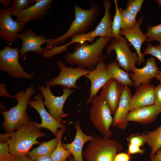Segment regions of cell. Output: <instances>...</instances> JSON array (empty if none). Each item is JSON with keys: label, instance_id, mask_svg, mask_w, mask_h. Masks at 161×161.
Returning a JSON list of instances; mask_svg holds the SVG:
<instances>
[{"label": "cell", "instance_id": "obj_19", "mask_svg": "<svg viewBox=\"0 0 161 161\" xmlns=\"http://www.w3.org/2000/svg\"><path fill=\"white\" fill-rule=\"evenodd\" d=\"M155 59L152 57L147 59L146 65L143 67H136L132 72L129 73L130 77L135 87L143 84L150 83L151 79L159 71Z\"/></svg>", "mask_w": 161, "mask_h": 161}, {"label": "cell", "instance_id": "obj_39", "mask_svg": "<svg viewBox=\"0 0 161 161\" xmlns=\"http://www.w3.org/2000/svg\"><path fill=\"white\" fill-rule=\"evenodd\" d=\"M0 96L1 97H7L9 98H13V96L10 95L6 88L5 84L1 83L0 84Z\"/></svg>", "mask_w": 161, "mask_h": 161}, {"label": "cell", "instance_id": "obj_20", "mask_svg": "<svg viewBox=\"0 0 161 161\" xmlns=\"http://www.w3.org/2000/svg\"><path fill=\"white\" fill-rule=\"evenodd\" d=\"M53 2L52 0H37L34 4L23 10L16 21L25 24L30 21L41 19L49 12Z\"/></svg>", "mask_w": 161, "mask_h": 161}, {"label": "cell", "instance_id": "obj_10", "mask_svg": "<svg viewBox=\"0 0 161 161\" xmlns=\"http://www.w3.org/2000/svg\"><path fill=\"white\" fill-rule=\"evenodd\" d=\"M46 85V86L42 85L38 87L44 98L43 104L48 109L50 114L57 121L63 123V118L66 115L63 111L64 104L69 95L75 92V90L72 89L62 87V95L59 96H55L50 90L48 80Z\"/></svg>", "mask_w": 161, "mask_h": 161}, {"label": "cell", "instance_id": "obj_26", "mask_svg": "<svg viewBox=\"0 0 161 161\" xmlns=\"http://www.w3.org/2000/svg\"><path fill=\"white\" fill-rule=\"evenodd\" d=\"M145 137V144L151 150L150 157L151 158L161 149V124L155 130L146 132Z\"/></svg>", "mask_w": 161, "mask_h": 161}, {"label": "cell", "instance_id": "obj_29", "mask_svg": "<svg viewBox=\"0 0 161 161\" xmlns=\"http://www.w3.org/2000/svg\"><path fill=\"white\" fill-rule=\"evenodd\" d=\"M121 15V30L131 28L136 24V16L126 9H119Z\"/></svg>", "mask_w": 161, "mask_h": 161}, {"label": "cell", "instance_id": "obj_6", "mask_svg": "<svg viewBox=\"0 0 161 161\" xmlns=\"http://www.w3.org/2000/svg\"><path fill=\"white\" fill-rule=\"evenodd\" d=\"M91 103L89 111L90 121L101 135L110 138L112 135L110 128L113 118L109 106L100 95L94 96Z\"/></svg>", "mask_w": 161, "mask_h": 161}, {"label": "cell", "instance_id": "obj_41", "mask_svg": "<svg viewBox=\"0 0 161 161\" xmlns=\"http://www.w3.org/2000/svg\"><path fill=\"white\" fill-rule=\"evenodd\" d=\"M32 161H53L50 156H44L39 157L34 159Z\"/></svg>", "mask_w": 161, "mask_h": 161}, {"label": "cell", "instance_id": "obj_43", "mask_svg": "<svg viewBox=\"0 0 161 161\" xmlns=\"http://www.w3.org/2000/svg\"><path fill=\"white\" fill-rule=\"evenodd\" d=\"M16 161H32L27 155H24L16 157Z\"/></svg>", "mask_w": 161, "mask_h": 161}, {"label": "cell", "instance_id": "obj_22", "mask_svg": "<svg viewBox=\"0 0 161 161\" xmlns=\"http://www.w3.org/2000/svg\"><path fill=\"white\" fill-rule=\"evenodd\" d=\"M161 113V108L155 105L142 107L131 111L129 112L126 120L134 121L143 124L154 122Z\"/></svg>", "mask_w": 161, "mask_h": 161}, {"label": "cell", "instance_id": "obj_35", "mask_svg": "<svg viewBox=\"0 0 161 161\" xmlns=\"http://www.w3.org/2000/svg\"><path fill=\"white\" fill-rule=\"evenodd\" d=\"M127 153L130 155L135 154H143L145 151V149L133 144H129L128 145Z\"/></svg>", "mask_w": 161, "mask_h": 161}, {"label": "cell", "instance_id": "obj_25", "mask_svg": "<svg viewBox=\"0 0 161 161\" xmlns=\"http://www.w3.org/2000/svg\"><path fill=\"white\" fill-rule=\"evenodd\" d=\"M58 143L57 137L40 144L39 145L29 151L27 156L32 161L39 157L50 156L56 148Z\"/></svg>", "mask_w": 161, "mask_h": 161}, {"label": "cell", "instance_id": "obj_40", "mask_svg": "<svg viewBox=\"0 0 161 161\" xmlns=\"http://www.w3.org/2000/svg\"><path fill=\"white\" fill-rule=\"evenodd\" d=\"M0 161H16V157L11 153L0 156Z\"/></svg>", "mask_w": 161, "mask_h": 161}, {"label": "cell", "instance_id": "obj_5", "mask_svg": "<svg viewBox=\"0 0 161 161\" xmlns=\"http://www.w3.org/2000/svg\"><path fill=\"white\" fill-rule=\"evenodd\" d=\"M122 149V145L115 139L94 137L83 155L86 161H114L116 154Z\"/></svg>", "mask_w": 161, "mask_h": 161}, {"label": "cell", "instance_id": "obj_18", "mask_svg": "<svg viewBox=\"0 0 161 161\" xmlns=\"http://www.w3.org/2000/svg\"><path fill=\"white\" fill-rule=\"evenodd\" d=\"M124 87L111 78L101 88L100 95L107 103L113 115L117 109Z\"/></svg>", "mask_w": 161, "mask_h": 161}, {"label": "cell", "instance_id": "obj_3", "mask_svg": "<svg viewBox=\"0 0 161 161\" xmlns=\"http://www.w3.org/2000/svg\"><path fill=\"white\" fill-rule=\"evenodd\" d=\"M74 10L75 19L72 22L67 31L58 37L46 39L47 45L44 48V51L59 44L64 43L69 38L85 33L95 21L99 13L100 8L95 2H93L89 9H83L75 4Z\"/></svg>", "mask_w": 161, "mask_h": 161}, {"label": "cell", "instance_id": "obj_28", "mask_svg": "<svg viewBox=\"0 0 161 161\" xmlns=\"http://www.w3.org/2000/svg\"><path fill=\"white\" fill-rule=\"evenodd\" d=\"M37 0H13L12 5L9 8L11 15L17 17L24 10L35 3Z\"/></svg>", "mask_w": 161, "mask_h": 161}, {"label": "cell", "instance_id": "obj_14", "mask_svg": "<svg viewBox=\"0 0 161 161\" xmlns=\"http://www.w3.org/2000/svg\"><path fill=\"white\" fill-rule=\"evenodd\" d=\"M17 38L22 40V44L19 49V57H23L27 52H31L42 55L44 49L41 47L46 43V39L43 35H37L32 29L29 28L21 34H18Z\"/></svg>", "mask_w": 161, "mask_h": 161}, {"label": "cell", "instance_id": "obj_17", "mask_svg": "<svg viewBox=\"0 0 161 161\" xmlns=\"http://www.w3.org/2000/svg\"><path fill=\"white\" fill-rule=\"evenodd\" d=\"M130 98L129 111L136 109L154 104L155 86L150 83L140 85L137 87Z\"/></svg>", "mask_w": 161, "mask_h": 161}, {"label": "cell", "instance_id": "obj_37", "mask_svg": "<svg viewBox=\"0 0 161 161\" xmlns=\"http://www.w3.org/2000/svg\"><path fill=\"white\" fill-rule=\"evenodd\" d=\"M131 157L127 152H121L117 154L114 161H130Z\"/></svg>", "mask_w": 161, "mask_h": 161}, {"label": "cell", "instance_id": "obj_47", "mask_svg": "<svg viewBox=\"0 0 161 161\" xmlns=\"http://www.w3.org/2000/svg\"><path fill=\"white\" fill-rule=\"evenodd\" d=\"M67 161H74L73 157H71Z\"/></svg>", "mask_w": 161, "mask_h": 161}, {"label": "cell", "instance_id": "obj_36", "mask_svg": "<svg viewBox=\"0 0 161 161\" xmlns=\"http://www.w3.org/2000/svg\"><path fill=\"white\" fill-rule=\"evenodd\" d=\"M154 103L161 108V83L155 87L154 91Z\"/></svg>", "mask_w": 161, "mask_h": 161}, {"label": "cell", "instance_id": "obj_42", "mask_svg": "<svg viewBox=\"0 0 161 161\" xmlns=\"http://www.w3.org/2000/svg\"><path fill=\"white\" fill-rule=\"evenodd\" d=\"M150 161H161V149L159 150L151 158Z\"/></svg>", "mask_w": 161, "mask_h": 161}, {"label": "cell", "instance_id": "obj_24", "mask_svg": "<svg viewBox=\"0 0 161 161\" xmlns=\"http://www.w3.org/2000/svg\"><path fill=\"white\" fill-rule=\"evenodd\" d=\"M108 74L113 79L124 86L129 87L133 85V83L128 72L118 66L117 62L113 61L106 65Z\"/></svg>", "mask_w": 161, "mask_h": 161}, {"label": "cell", "instance_id": "obj_44", "mask_svg": "<svg viewBox=\"0 0 161 161\" xmlns=\"http://www.w3.org/2000/svg\"><path fill=\"white\" fill-rule=\"evenodd\" d=\"M0 3L2 4L3 7L7 8L10 7V5L12 3L11 0H0Z\"/></svg>", "mask_w": 161, "mask_h": 161}, {"label": "cell", "instance_id": "obj_7", "mask_svg": "<svg viewBox=\"0 0 161 161\" xmlns=\"http://www.w3.org/2000/svg\"><path fill=\"white\" fill-rule=\"evenodd\" d=\"M19 49L7 45L0 50V69L12 78L30 80L33 78L35 72L29 73L24 70L18 61Z\"/></svg>", "mask_w": 161, "mask_h": 161}, {"label": "cell", "instance_id": "obj_4", "mask_svg": "<svg viewBox=\"0 0 161 161\" xmlns=\"http://www.w3.org/2000/svg\"><path fill=\"white\" fill-rule=\"evenodd\" d=\"M35 93V86L31 84L25 91L18 92L13 96V98L17 101L15 106L8 111L0 110L4 118L2 126L6 133H10L17 129L30 119L26 111L30 98Z\"/></svg>", "mask_w": 161, "mask_h": 161}, {"label": "cell", "instance_id": "obj_21", "mask_svg": "<svg viewBox=\"0 0 161 161\" xmlns=\"http://www.w3.org/2000/svg\"><path fill=\"white\" fill-rule=\"evenodd\" d=\"M131 93L130 89L124 86L117 110L114 114L112 123L122 130L126 129L128 125L127 117L129 112V104Z\"/></svg>", "mask_w": 161, "mask_h": 161}, {"label": "cell", "instance_id": "obj_34", "mask_svg": "<svg viewBox=\"0 0 161 161\" xmlns=\"http://www.w3.org/2000/svg\"><path fill=\"white\" fill-rule=\"evenodd\" d=\"M143 53L144 55L149 54L154 56L161 62V43L155 46L150 43H148Z\"/></svg>", "mask_w": 161, "mask_h": 161}, {"label": "cell", "instance_id": "obj_27", "mask_svg": "<svg viewBox=\"0 0 161 161\" xmlns=\"http://www.w3.org/2000/svg\"><path fill=\"white\" fill-rule=\"evenodd\" d=\"M66 128L60 129L57 132L56 137L58 138L57 146L50 157L53 161H67L66 159L71 155L70 152L63 146L61 142L62 136Z\"/></svg>", "mask_w": 161, "mask_h": 161}, {"label": "cell", "instance_id": "obj_23", "mask_svg": "<svg viewBox=\"0 0 161 161\" xmlns=\"http://www.w3.org/2000/svg\"><path fill=\"white\" fill-rule=\"evenodd\" d=\"M76 130L75 139L70 143H61L64 148L69 151L73 155L74 161H83L82 156V150L84 144L88 141H90L94 137L88 135L82 131L79 120L75 122Z\"/></svg>", "mask_w": 161, "mask_h": 161}, {"label": "cell", "instance_id": "obj_1", "mask_svg": "<svg viewBox=\"0 0 161 161\" xmlns=\"http://www.w3.org/2000/svg\"><path fill=\"white\" fill-rule=\"evenodd\" d=\"M37 122L30 120L24 123L16 131L1 134L0 142L8 145L10 153L16 157L27 154L31 147L40 144L37 140L46 136L37 125Z\"/></svg>", "mask_w": 161, "mask_h": 161}, {"label": "cell", "instance_id": "obj_45", "mask_svg": "<svg viewBox=\"0 0 161 161\" xmlns=\"http://www.w3.org/2000/svg\"><path fill=\"white\" fill-rule=\"evenodd\" d=\"M155 78L161 83V70H159L155 75Z\"/></svg>", "mask_w": 161, "mask_h": 161}, {"label": "cell", "instance_id": "obj_13", "mask_svg": "<svg viewBox=\"0 0 161 161\" xmlns=\"http://www.w3.org/2000/svg\"><path fill=\"white\" fill-rule=\"evenodd\" d=\"M34 99L30 100L28 105L34 108L38 113L41 120V123H36L40 128L47 129L55 137L58 129L66 128V126L53 117L46 110L43 104V97L40 94H37L34 97Z\"/></svg>", "mask_w": 161, "mask_h": 161}, {"label": "cell", "instance_id": "obj_32", "mask_svg": "<svg viewBox=\"0 0 161 161\" xmlns=\"http://www.w3.org/2000/svg\"><path fill=\"white\" fill-rule=\"evenodd\" d=\"M143 133L141 135L139 133H134L130 135L127 138L129 144L138 146L140 147L145 144V133Z\"/></svg>", "mask_w": 161, "mask_h": 161}, {"label": "cell", "instance_id": "obj_46", "mask_svg": "<svg viewBox=\"0 0 161 161\" xmlns=\"http://www.w3.org/2000/svg\"><path fill=\"white\" fill-rule=\"evenodd\" d=\"M154 1L158 7L161 8V0H155Z\"/></svg>", "mask_w": 161, "mask_h": 161}, {"label": "cell", "instance_id": "obj_12", "mask_svg": "<svg viewBox=\"0 0 161 161\" xmlns=\"http://www.w3.org/2000/svg\"><path fill=\"white\" fill-rule=\"evenodd\" d=\"M11 16L9 8L0 9V37L9 45L15 42L25 26V23L13 20Z\"/></svg>", "mask_w": 161, "mask_h": 161}, {"label": "cell", "instance_id": "obj_11", "mask_svg": "<svg viewBox=\"0 0 161 161\" xmlns=\"http://www.w3.org/2000/svg\"><path fill=\"white\" fill-rule=\"evenodd\" d=\"M57 64L60 69V72L56 77L49 80L50 87L59 85L68 88L78 89L76 84V81L81 77L87 75L90 71L80 67H67L65 63L61 61H58Z\"/></svg>", "mask_w": 161, "mask_h": 161}, {"label": "cell", "instance_id": "obj_8", "mask_svg": "<svg viewBox=\"0 0 161 161\" xmlns=\"http://www.w3.org/2000/svg\"><path fill=\"white\" fill-rule=\"evenodd\" d=\"M114 50L119 66L127 72H132L136 67L138 56L136 52H132L124 37L120 35L118 41L112 39L107 45L106 51L108 55Z\"/></svg>", "mask_w": 161, "mask_h": 161}, {"label": "cell", "instance_id": "obj_31", "mask_svg": "<svg viewBox=\"0 0 161 161\" xmlns=\"http://www.w3.org/2000/svg\"><path fill=\"white\" fill-rule=\"evenodd\" d=\"M145 34L151 42L157 41L161 43V23L155 26L148 25L147 31Z\"/></svg>", "mask_w": 161, "mask_h": 161}, {"label": "cell", "instance_id": "obj_33", "mask_svg": "<svg viewBox=\"0 0 161 161\" xmlns=\"http://www.w3.org/2000/svg\"><path fill=\"white\" fill-rule=\"evenodd\" d=\"M144 0H129L127 1L126 9L136 16L142 9Z\"/></svg>", "mask_w": 161, "mask_h": 161}, {"label": "cell", "instance_id": "obj_2", "mask_svg": "<svg viewBox=\"0 0 161 161\" xmlns=\"http://www.w3.org/2000/svg\"><path fill=\"white\" fill-rule=\"evenodd\" d=\"M112 39L100 37L92 44L86 42L77 43L73 51L65 55V60L69 64L91 70L98 64L104 62L106 57L103 50Z\"/></svg>", "mask_w": 161, "mask_h": 161}, {"label": "cell", "instance_id": "obj_16", "mask_svg": "<svg viewBox=\"0 0 161 161\" xmlns=\"http://www.w3.org/2000/svg\"><path fill=\"white\" fill-rule=\"evenodd\" d=\"M106 66L104 62L99 64L85 76L90 80L91 83L90 95L86 104L92 102L93 97L97 95L99 90L111 79L108 74Z\"/></svg>", "mask_w": 161, "mask_h": 161}, {"label": "cell", "instance_id": "obj_15", "mask_svg": "<svg viewBox=\"0 0 161 161\" xmlns=\"http://www.w3.org/2000/svg\"><path fill=\"white\" fill-rule=\"evenodd\" d=\"M143 19V17H140L133 27L129 29L121 30L120 32V35L125 37L136 50L138 56L137 63L138 65L144 62V55L141 51L142 44L145 41L151 42L141 30L140 26Z\"/></svg>", "mask_w": 161, "mask_h": 161}, {"label": "cell", "instance_id": "obj_38", "mask_svg": "<svg viewBox=\"0 0 161 161\" xmlns=\"http://www.w3.org/2000/svg\"><path fill=\"white\" fill-rule=\"evenodd\" d=\"M10 149L8 145L5 142H0V156H1L9 153Z\"/></svg>", "mask_w": 161, "mask_h": 161}, {"label": "cell", "instance_id": "obj_9", "mask_svg": "<svg viewBox=\"0 0 161 161\" xmlns=\"http://www.w3.org/2000/svg\"><path fill=\"white\" fill-rule=\"evenodd\" d=\"M103 4L105 9L104 15L100 22L93 30L88 32L75 35L71 38V41L66 44L68 47L76 43L89 42L93 43L95 39L97 37L112 38L111 15L110 10L111 2L109 0H104Z\"/></svg>", "mask_w": 161, "mask_h": 161}, {"label": "cell", "instance_id": "obj_30", "mask_svg": "<svg viewBox=\"0 0 161 161\" xmlns=\"http://www.w3.org/2000/svg\"><path fill=\"white\" fill-rule=\"evenodd\" d=\"M114 2L115 7V13L112 24V38L118 41L121 30V15L118 7L117 0H114Z\"/></svg>", "mask_w": 161, "mask_h": 161}]
</instances>
